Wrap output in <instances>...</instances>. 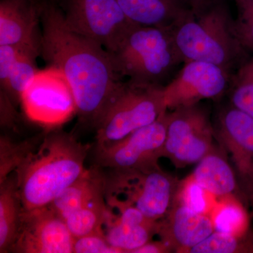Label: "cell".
<instances>
[{
	"label": "cell",
	"instance_id": "836d02e7",
	"mask_svg": "<svg viewBox=\"0 0 253 253\" xmlns=\"http://www.w3.org/2000/svg\"><path fill=\"white\" fill-rule=\"evenodd\" d=\"M246 186V195L248 201L253 210V174L244 181Z\"/></svg>",
	"mask_w": 253,
	"mask_h": 253
},
{
	"label": "cell",
	"instance_id": "9c48e42d",
	"mask_svg": "<svg viewBox=\"0 0 253 253\" xmlns=\"http://www.w3.org/2000/svg\"><path fill=\"white\" fill-rule=\"evenodd\" d=\"M214 130L207 115L196 105L167 112V132L163 157L176 168L201 161L214 151Z\"/></svg>",
	"mask_w": 253,
	"mask_h": 253
},
{
	"label": "cell",
	"instance_id": "cb8c5ba5",
	"mask_svg": "<svg viewBox=\"0 0 253 253\" xmlns=\"http://www.w3.org/2000/svg\"><path fill=\"white\" fill-rule=\"evenodd\" d=\"M233 82V106L253 118V59L241 66Z\"/></svg>",
	"mask_w": 253,
	"mask_h": 253
},
{
	"label": "cell",
	"instance_id": "e575fe53",
	"mask_svg": "<svg viewBox=\"0 0 253 253\" xmlns=\"http://www.w3.org/2000/svg\"><path fill=\"white\" fill-rule=\"evenodd\" d=\"M238 6H244V5L253 3V0H236Z\"/></svg>",
	"mask_w": 253,
	"mask_h": 253
},
{
	"label": "cell",
	"instance_id": "d6986e66",
	"mask_svg": "<svg viewBox=\"0 0 253 253\" xmlns=\"http://www.w3.org/2000/svg\"><path fill=\"white\" fill-rule=\"evenodd\" d=\"M190 177L205 191L214 196H230L237 187L232 168L223 156L215 151L198 163Z\"/></svg>",
	"mask_w": 253,
	"mask_h": 253
},
{
	"label": "cell",
	"instance_id": "9a60e30c",
	"mask_svg": "<svg viewBox=\"0 0 253 253\" xmlns=\"http://www.w3.org/2000/svg\"><path fill=\"white\" fill-rule=\"evenodd\" d=\"M43 3L38 0H1L0 45H41L38 28Z\"/></svg>",
	"mask_w": 253,
	"mask_h": 253
},
{
	"label": "cell",
	"instance_id": "1f68e13d",
	"mask_svg": "<svg viewBox=\"0 0 253 253\" xmlns=\"http://www.w3.org/2000/svg\"><path fill=\"white\" fill-rule=\"evenodd\" d=\"M191 12L199 13L212 6L219 0H174Z\"/></svg>",
	"mask_w": 253,
	"mask_h": 253
},
{
	"label": "cell",
	"instance_id": "52a82bcc",
	"mask_svg": "<svg viewBox=\"0 0 253 253\" xmlns=\"http://www.w3.org/2000/svg\"><path fill=\"white\" fill-rule=\"evenodd\" d=\"M20 104L30 121L51 129L67 122L77 111L69 82L53 66L38 71Z\"/></svg>",
	"mask_w": 253,
	"mask_h": 253
},
{
	"label": "cell",
	"instance_id": "5bb4252c",
	"mask_svg": "<svg viewBox=\"0 0 253 253\" xmlns=\"http://www.w3.org/2000/svg\"><path fill=\"white\" fill-rule=\"evenodd\" d=\"M212 219L175 201L167 215L158 221L157 234L172 251L189 253L214 232Z\"/></svg>",
	"mask_w": 253,
	"mask_h": 253
},
{
	"label": "cell",
	"instance_id": "3957f363",
	"mask_svg": "<svg viewBox=\"0 0 253 253\" xmlns=\"http://www.w3.org/2000/svg\"><path fill=\"white\" fill-rule=\"evenodd\" d=\"M183 62L204 61L230 69L244 52L234 21L220 0L199 13L189 12L172 28Z\"/></svg>",
	"mask_w": 253,
	"mask_h": 253
},
{
	"label": "cell",
	"instance_id": "ba28073f",
	"mask_svg": "<svg viewBox=\"0 0 253 253\" xmlns=\"http://www.w3.org/2000/svg\"><path fill=\"white\" fill-rule=\"evenodd\" d=\"M68 27L96 42L111 54L116 52L134 26L116 0H66Z\"/></svg>",
	"mask_w": 253,
	"mask_h": 253
},
{
	"label": "cell",
	"instance_id": "8992f818",
	"mask_svg": "<svg viewBox=\"0 0 253 253\" xmlns=\"http://www.w3.org/2000/svg\"><path fill=\"white\" fill-rule=\"evenodd\" d=\"M105 199L135 208L151 220L163 219L175 202L180 183L160 166L109 169L104 173Z\"/></svg>",
	"mask_w": 253,
	"mask_h": 253
},
{
	"label": "cell",
	"instance_id": "ac0fdd59",
	"mask_svg": "<svg viewBox=\"0 0 253 253\" xmlns=\"http://www.w3.org/2000/svg\"><path fill=\"white\" fill-rule=\"evenodd\" d=\"M105 195L104 172L95 166L86 169L81 178L66 188L49 205L63 219L93 200Z\"/></svg>",
	"mask_w": 253,
	"mask_h": 253
},
{
	"label": "cell",
	"instance_id": "4dcf8cb0",
	"mask_svg": "<svg viewBox=\"0 0 253 253\" xmlns=\"http://www.w3.org/2000/svg\"><path fill=\"white\" fill-rule=\"evenodd\" d=\"M1 125L11 127L14 126L16 119V111L12 102L8 95L4 91L1 90Z\"/></svg>",
	"mask_w": 253,
	"mask_h": 253
},
{
	"label": "cell",
	"instance_id": "d6a6232c",
	"mask_svg": "<svg viewBox=\"0 0 253 253\" xmlns=\"http://www.w3.org/2000/svg\"><path fill=\"white\" fill-rule=\"evenodd\" d=\"M172 252L170 248L163 241H149L133 251L132 253H167Z\"/></svg>",
	"mask_w": 253,
	"mask_h": 253
},
{
	"label": "cell",
	"instance_id": "4316f807",
	"mask_svg": "<svg viewBox=\"0 0 253 253\" xmlns=\"http://www.w3.org/2000/svg\"><path fill=\"white\" fill-rule=\"evenodd\" d=\"M205 190L191 177L184 183H180L175 201L185 205L197 212L206 213L208 204Z\"/></svg>",
	"mask_w": 253,
	"mask_h": 253
},
{
	"label": "cell",
	"instance_id": "7a4b0ae2",
	"mask_svg": "<svg viewBox=\"0 0 253 253\" xmlns=\"http://www.w3.org/2000/svg\"><path fill=\"white\" fill-rule=\"evenodd\" d=\"M90 146L54 128L15 171L23 210L49 206L84 174Z\"/></svg>",
	"mask_w": 253,
	"mask_h": 253
},
{
	"label": "cell",
	"instance_id": "8fae6325",
	"mask_svg": "<svg viewBox=\"0 0 253 253\" xmlns=\"http://www.w3.org/2000/svg\"><path fill=\"white\" fill-rule=\"evenodd\" d=\"M75 238L49 206L23 210L11 253H73Z\"/></svg>",
	"mask_w": 253,
	"mask_h": 253
},
{
	"label": "cell",
	"instance_id": "f1b7e54d",
	"mask_svg": "<svg viewBox=\"0 0 253 253\" xmlns=\"http://www.w3.org/2000/svg\"><path fill=\"white\" fill-rule=\"evenodd\" d=\"M238 7L239 16L234 21L236 36L245 49L253 50V3Z\"/></svg>",
	"mask_w": 253,
	"mask_h": 253
},
{
	"label": "cell",
	"instance_id": "603a6c76",
	"mask_svg": "<svg viewBox=\"0 0 253 253\" xmlns=\"http://www.w3.org/2000/svg\"><path fill=\"white\" fill-rule=\"evenodd\" d=\"M43 138V137H42ZM42 139L14 142L9 137L0 139V182L16 171L31 151L36 149Z\"/></svg>",
	"mask_w": 253,
	"mask_h": 253
},
{
	"label": "cell",
	"instance_id": "6da1fadb",
	"mask_svg": "<svg viewBox=\"0 0 253 253\" xmlns=\"http://www.w3.org/2000/svg\"><path fill=\"white\" fill-rule=\"evenodd\" d=\"M41 22V56L67 78L80 121L95 128L124 83L112 54L70 29L62 11L51 3H43Z\"/></svg>",
	"mask_w": 253,
	"mask_h": 253
},
{
	"label": "cell",
	"instance_id": "484cf974",
	"mask_svg": "<svg viewBox=\"0 0 253 253\" xmlns=\"http://www.w3.org/2000/svg\"><path fill=\"white\" fill-rule=\"evenodd\" d=\"M212 221L215 231L241 236L246 227V213L237 203L226 201L218 208Z\"/></svg>",
	"mask_w": 253,
	"mask_h": 253
},
{
	"label": "cell",
	"instance_id": "4fadbf2b",
	"mask_svg": "<svg viewBox=\"0 0 253 253\" xmlns=\"http://www.w3.org/2000/svg\"><path fill=\"white\" fill-rule=\"evenodd\" d=\"M106 201L108 213L104 234L109 244L122 253H132L157 234L158 221L148 219L135 208L119 201Z\"/></svg>",
	"mask_w": 253,
	"mask_h": 253
},
{
	"label": "cell",
	"instance_id": "2e32d148",
	"mask_svg": "<svg viewBox=\"0 0 253 253\" xmlns=\"http://www.w3.org/2000/svg\"><path fill=\"white\" fill-rule=\"evenodd\" d=\"M218 134L246 180L253 174V118L233 106L219 116Z\"/></svg>",
	"mask_w": 253,
	"mask_h": 253
},
{
	"label": "cell",
	"instance_id": "83f0119b",
	"mask_svg": "<svg viewBox=\"0 0 253 253\" xmlns=\"http://www.w3.org/2000/svg\"><path fill=\"white\" fill-rule=\"evenodd\" d=\"M73 253H122L109 244L104 231L75 239Z\"/></svg>",
	"mask_w": 253,
	"mask_h": 253
},
{
	"label": "cell",
	"instance_id": "e0dca14e",
	"mask_svg": "<svg viewBox=\"0 0 253 253\" xmlns=\"http://www.w3.org/2000/svg\"><path fill=\"white\" fill-rule=\"evenodd\" d=\"M133 24L172 28L191 12L174 0H116Z\"/></svg>",
	"mask_w": 253,
	"mask_h": 253
},
{
	"label": "cell",
	"instance_id": "7402d4cb",
	"mask_svg": "<svg viewBox=\"0 0 253 253\" xmlns=\"http://www.w3.org/2000/svg\"><path fill=\"white\" fill-rule=\"evenodd\" d=\"M108 207L104 196L93 200L65 219L75 239L104 231Z\"/></svg>",
	"mask_w": 253,
	"mask_h": 253
},
{
	"label": "cell",
	"instance_id": "ffe728a7",
	"mask_svg": "<svg viewBox=\"0 0 253 253\" xmlns=\"http://www.w3.org/2000/svg\"><path fill=\"white\" fill-rule=\"evenodd\" d=\"M23 205L15 173L0 182V253H10L17 234Z\"/></svg>",
	"mask_w": 253,
	"mask_h": 253
},
{
	"label": "cell",
	"instance_id": "44dd1931",
	"mask_svg": "<svg viewBox=\"0 0 253 253\" xmlns=\"http://www.w3.org/2000/svg\"><path fill=\"white\" fill-rule=\"evenodd\" d=\"M39 55L41 47L28 48L18 56L11 68L7 81L1 90L8 95L14 104L21 103L23 93L39 71L36 65V59Z\"/></svg>",
	"mask_w": 253,
	"mask_h": 253
},
{
	"label": "cell",
	"instance_id": "5b68a950",
	"mask_svg": "<svg viewBox=\"0 0 253 253\" xmlns=\"http://www.w3.org/2000/svg\"><path fill=\"white\" fill-rule=\"evenodd\" d=\"M167 111L163 86L124 82L95 126V148L121 140Z\"/></svg>",
	"mask_w": 253,
	"mask_h": 253
},
{
	"label": "cell",
	"instance_id": "7c38bea8",
	"mask_svg": "<svg viewBox=\"0 0 253 253\" xmlns=\"http://www.w3.org/2000/svg\"><path fill=\"white\" fill-rule=\"evenodd\" d=\"M229 71L204 61H189L168 85L163 86L168 110L195 106L201 100L215 99L226 90Z\"/></svg>",
	"mask_w": 253,
	"mask_h": 253
},
{
	"label": "cell",
	"instance_id": "f546056e",
	"mask_svg": "<svg viewBox=\"0 0 253 253\" xmlns=\"http://www.w3.org/2000/svg\"><path fill=\"white\" fill-rule=\"evenodd\" d=\"M32 47H41V45H23V44H6L0 45V84L4 87L11 68L18 56L24 50Z\"/></svg>",
	"mask_w": 253,
	"mask_h": 253
},
{
	"label": "cell",
	"instance_id": "277c9868",
	"mask_svg": "<svg viewBox=\"0 0 253 253\" xmlns=\"http://www.w3.org/2000/svg\"><path fill=\"white\" fill-rule=\"evenodd\" d=\"M111 54L121 76L138 84L161 85L183 62L168 28L134 25Z\"/></svg>",
	"mask_w": 253,
	"mask_h": 253
},
{
	"label": "cell",
	"instance_id": "d4e9b609",
	"mask_svg": "<svg viewBox=\"0 0 253 253\" xmlns=\"http://www.w3.org/2000/svg\"><path fill=\"white\" fill-rule=\"evenodd\" d=\"M249 252V243L227 233L214 230L208 237L196 245L190 253H234Z\"/></svg>",
	"mask_w": 253,
	"mask_h": 253
},
{
	"label": "cell",
	"instance_id": "30bf717a",
	"mask_svg": "<svg viewBox=\"0 0 253 253\" xmlns=\"http://www.w3.org/2000/svg\"><path fill=\"white\" fill-rule=\"evenodd\" d=\"M167 112L114 144L94 148L96 166L107 169L159 166L158 160L163 157L167 132Z\"/></svg>",
	"mask_w": 253,
	"mask_h": 253
}]
</instances>
